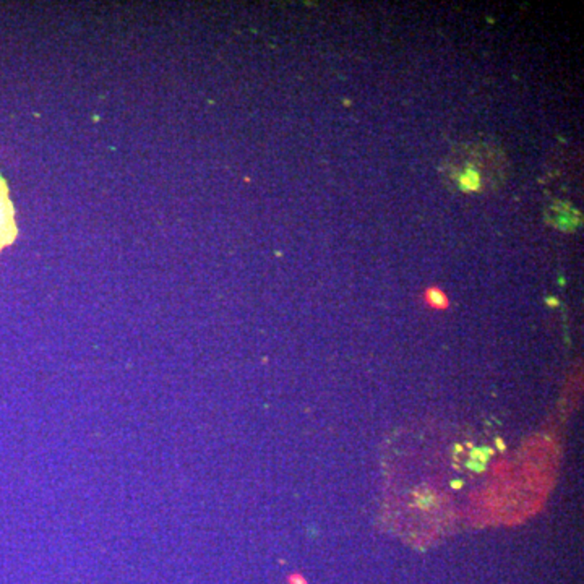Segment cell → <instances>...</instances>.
<instances>
[{"instance_id": "2", "label": "cell", "mask_w": 584, "mask_h": 584, "mask_svg": "<svg viewBox=\"0 0 584 584\" xmlns=\"http://www.w3.org/2000/svg\"><path fill=\"white\" fill-rule=\"evenodd\" d=\"M426 302L432 308H437V310H443V308H448L450 306V301L445 296V292L438 287H431L426 291Z\"/></svg>"}, {"instance_id": "1", "label": "cell", "mask_w": 584, "mask_h": 584, "mask_svg": "<svg viewBox=\"0 0 584 584\" xmlns=\"http://www.w3.org/2000/svg\"><path fill=\"white\" fill-rule=\"evenodd\" d=\"M440 174L450 190L460 193H490L503 185L508 161L501 148L492 143H466L453 148L443 159Z\"/></svg>"}, {"instance_id": "3", "label": "cell", "mask_w": 584, "mask_h": 584, "mask_svg": "<svg viewBox=\"0 0 584 584\" xmlns=\"http://www.w3.org/2000/svg\"><path fill=\"white\" fill-rule=\"evenodd\" d=\"M292 584H307V583H306V579H303V578H301V576H296V578H294Z\"/></svg>"}]
</instances>
